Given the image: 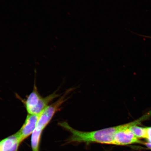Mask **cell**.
<instances>
[{
    "instance_id": "1",
    "label": "cell",
    "mask_w": 151,
    "mask_h": 151,
    "mask_svg": "<svg viewBox=\"0 0 151 151\" xmlns=\"http://www.w3.org/2000/svg\"><path fill=\"white\" fill-rule=\"evenodd\" d=\"M60 126L71 134L67 140V143H98L112 145L115 134L121 129L122 125L105 128L92 132H83L76 130L67 122L60 123Z\"/></svg>"
},
{
    "instance_id": "2",
    "label": "cell",
    "mask_w": 151,
    "mask_h": 151,
    "mask_svg": "<svg viewBox=\"0 0 151 151\" xmlns=\"http://www.w3.org/2000/svg\"><path fill=\"white\" fill-rule=\"evenodd\" d=\"M59 96L55 92L45 98L40 95L35 85L34 90L25 102V107L29 114H40L53 100Z\"/></svg>"
},
{
    "instance_id": "3",
    "label": "cell",
    "mask_w": 151,
    "mask_h": 151,
    "mask_svg": "<svg viewBox=\"0 0 151 151\" xmlns=\"http://www.w3.org/2000/svg\"><path fill=\"white\" fill-rule=\"evenodd\" d=\"M73 90V88H72L66 91L63 95L57 101L52 104L48 106L43 111L40 116L37 125V127L40 128L43 130L44 129L56 112L61 109V106L68 99L69 97H68V96Z\"/></svg>"
},
{
    "instance_id": "4",
    "label": "cell",
    "mask_w": 151,
    "mask_h": 151,
    "mask_svg": "<svg viewBox=\"0 0 151 151\" xmlns=\"http://www.w3.org/2000/svg\"><path fill=\"white\" fill-rule=\"evenodd\" d=\"M142 121L141 118L135 121L129 123L122 124L121 129L115 134L113 145L117 146H124L132 143L140 142L138 138L132 133L129 128L134 126L137 125Z\"/></svg>"
},
{
    "instance_id": "5",
    "label": "cell",
    "mask_w": 151,
    "mask_h": 151,
    "mask_svg": "<svg viewBox=\"0 0 151 151\" xmlns=\"http://www.w3.org/2000/svg\"><path fill=\"white\" fill-rule=\"evenodd\" d=\"M40 115L28 114L27 115L23 126L16 133L21 143L32 134L36 127Z\"/></svg>"
},
{
    "instance_id": "6",
    "label": "cell",
    "mask_w": 151,
    "mask_h": 151,
    "mask_svg": "<svg viewBox=\"0 0 151 151\" xmlns=\"http://www.w3.org/2000/svg\"><path fill=\"white\" fill-rule=\"evenodd\" d=\"M20 143L16 133L0 142V151H17Z\"/></svg>"
},
{
    "instance_id": "7",
    "label": "cell",
    "mask_w": 151,
    "mask_h": 151,
    "mask_svg": "<svg viewBox=\"0 0 151 151\" xmlns=\"http://www.w3.org/2000/svg\"><path fill=\"white\" fill-rule=\"evenodd\" d=\"M43 130L36 127L32 134L31 146L33 151H39L40 142Z\"/></svg>"
},
{
    "instance_id": "8",
    "label": "cell",
    "mask_w": 151,
    "mask_h": 151,
    "mask_svg": "<svg viewBox=\"0 0 151 151\" xmlns=\"http://www.w3.org/2000/svg\"><path fill=\"white\" fill-rule=\"evenodd\" d=\"M129 129L137 138L147 139V128L138 127L137 125L134 126L129 128Z\"/></svg>"
},
{
    "instance_id": "9",
    "label": "cell",
    "mask_w": 151,
    "mask_h": 151,
    "mask_svg": "<svg viewBox=\"0 0 151 151\" xmlns=\"http://www.w3.org/2000/svg\"><path fill=\"white\" fill-rule=\"evenodd\" d=\"M147 140L150 143H151V127H147Z\"/></svg>"
},
{
    "instance_id": "10",
    "label": "cell",
    "mask_w": 151,
    "mask_h": 151,
    "mask_svg": "<svg viewBox=\"0 0 151 151\" xmlns=\"http://www.w3.org/2000/svg\"><path fill=\"white\" fill-rule=\"evenodd\" d=\"M150 38H151V37H150Z\"/></svg>"
}]
</instances>
